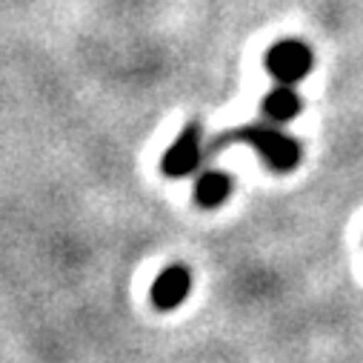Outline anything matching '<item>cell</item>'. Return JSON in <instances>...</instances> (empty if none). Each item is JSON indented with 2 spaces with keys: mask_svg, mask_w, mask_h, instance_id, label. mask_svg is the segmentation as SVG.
<instances>
[{
  "mask_svg": "<svg viewBox=\"0 0 363 363\" xmlns=\"http://www.w3.org/2000/svg\"><path fill=\"white\" fill-rule=\"evenodd\" d=\"M232 140H240V143L255 146L260 152V157L266 160V166L275 169V172H292L301 163V146H298V140L289 138V135H284L275 126H243L238 132L220 135L215 146L232 143Z\"/></svg>",
  "mask_w": 363,
  "mask_h": 363,
  "instance_id": "obj_1",
  "label": "cell"
},
{
  "mask_svg": "<svg viewBox=\"0 0 363 363\" xmlns=\"http://www.w3.org/2000/svg\"><path fill=\"white\" fill-rule=\"evenodd\" d=\"M312 69V52L303 40H281L266 52V72L284 86L303 80Z\"/></svg>",
  "mask_w": 363,
  "mask_h": 363,
  "instance_id": "obj_2",
  "label": "cell"
},
{
  "mask_svg": "<svg viewBox=\"0 0 363 363\" xmlns=\"http://www.w3.org/2000/svg\"><path fill=\"white\" fill-rule=\"evenodd\" d=\"M201 163V129L192 123L180 132V138L166 149L163 155V174L169 177H186Z\"/></svg>",
  "mask_w": 363,
  "mask_h": 363,
  "instance_id": "obj_3",
  "label": "cell"
},
{
  "mask_svg": "<svg viewBox=\"0 0 363 363\" xmlns=\"http://www.w3.org/2000/svg\"><path fill=\"white\" fill-rule=\"evenodd\" d=\"M192 289V275L186 266H169L160 272V278L155 281L152 286V303L155 309L160 312H169V309H177L180 303L186 301Z\"/></svg>",
  "mask_w": 363,
  "mask_h": 363,
  "instance_id": "obj_4",
  "label": "cell"
},
{
  "mask_svg": "<svg viewBox=\"0 0 363 363\" xmlns=\"http://www.w3.org/2000/svg\"><path fill=\"white\" fill-rule=\"evenodd\" d=\"M260 112L266 115V121H272V123H289V121H295L298 118V112H301V98H298V92L292 86H278V89H272V92L263 98V104H260Z\"/></svg>",
  "mask_w": 363,
  "mask_h": 363,
  "instance_id": "obj_5",
  "label": "cell"
},
{
  "mask_svg": "<svg viewBox=\"0 0 363 363\" xmlns=\"http://www.w3.org/2000/svg\"><path fill=\"white\" fill-rule=\"evenodd\" d=\"M232 195V177L223 172H203L195 180V201L203 209H215L220 206L226 198Z\"/></svg>",
  "mask_w": 363,
  "mask_h": 363,
  "instance_id": "obj_6",
  "label": "cell"
}]
</instances>
